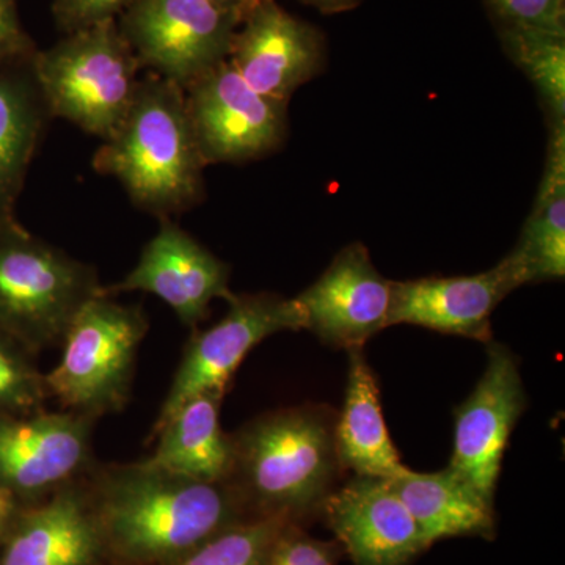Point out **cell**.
Segmentation results:
<instances>
[{
  "label": "cell",
  "instance_id": "cell-11",
  "mask_svg": "<svg viewBox=\"0 0 565 565\" xmlns=\"http://www.w3.org/2000/svg\"><path fill=\"white\" fill-rule=\"evenodd\" d=\"M527 404L514 353L487 343V366L455 416V448L448 467L494 503L509 437Z\"/></svg>",
  "mask_w": 565,
  "mask_h": 565
},
{
  "label": "cell",
  "instance_id": "cell-4",
  "mask_svg": "<svg viewBox=\"0 0 565 565\" xmlns=\"http://www.w3.org/2000/svg\"><path fill=\"white\" fill-rule=\"evenodd\" d=\"M98 273L24 228L0 221V327L29 351L58 348L71 322L102 292Z\"/></svg>",
  "mask_w": 565,
  "mask_h": 565
},
{
  "label": "cell",
  "instance_id": "cell-20",
  "mask_svg": "<svg viewBox=\"0 0 565 565\" xmlns=\"http://www.w3.org/2000/svg\"><path fill=\"white\" fill-rule=\"evenodd\" d=\"M223 396L199 394L152 433L154 452L145 462L202 482H230L234 468L232 434L221 424Z\"/></svg>",
  "mask_w": 565,
  "mask_h": 565
},
{
  "label": "cell",
  "instance_id": "cell-6",
  "mask_svg": "<svg viewBox=\"0 0 565 565\" xmlns=\"http://www.w3.org/2000/svg\"><path fill=\"white\" fill-rule=\"evenodd\" d=\"M150 322L140 305L102 292L82 307L62 341V356L44 374L47 393L63 411L98 419L131 399L137 353Z\"/></svg>",
  "mask_w": 565,
  "mask_h": 565
},
{
  "label": "cell",
  "instance_id": "cell-3",
  "mask_svg": "<svg viewBox=\"0 0 565 565\" xmlns=\"http://www.w3.org/2000/svg\"><path fill=\"white\" fill-rule=\"evenodd\" d=\"M337 415L319 405L281 408L232 434L234 487L252 516L302 522L321 512L341 473Z\"/></svg>",
  "mask_w": 565,
  "mask_h": 565
},
{
  "label": "cell",
  "instance_id": "cell-17",
  "mask_svg": "<svg viewBox=\"0 0 565 565\" xmlns=\"http://www.w3.org/2000/svg\"><path fill=\"white\" fill-rule=\"evenodd\" d=\"M0 565H99L106 559L84 478L25 508Z\"/></svg>",
  "mask_w": 565,
  "mask_h": 565
},
{
  "label": "cell",
  "instance_id": "cell-26",
  "mask_svg": "<svg viewBox=\"0 0 565 565\" xmlns=\"http://www.w3.org/2000/svg\"><path fill=\"white\" fill-rule=\"evenodd\" d=\"M501 25L565 32V0H487Z\"/></svg>",
  "mask_w": 565,
  "mask_h": 565
},
{
  "label": "cell",
  "instance_id": "cell-13",
  "mask_svg": "<svg viewBox=\"0 0 565 565\" xmlns=\"http://www.w3.org/2000/svg\"><path fill=\"white\" fill-rule=\"evenodd\" d=\"M143 291L169 305L189 329L210 318L212 300H230V266L218 259L173 218H161L136 267L120 282L103 286V294Z\"/></svg>",
  "mask_w": 565,
  "mask_h": 565
},
{
  "label": "cell",
  "instance_id": "cell-5",
  "mask_svg": "<svg viewBox=\"0 0 565 565\" xmlns=\"http://www.w3.org/2000/svg\"><path fill=\"white\" fill-rule=\"evenodd\" d=\"M32 68L52 118L68 120L106 141L132 106L141 66L111 20L35 52Z\"/></svg>",
  "mask_w": 565,
  "mask_h": 565
},
{
  "label": "cell",
  "instance_id": "cell-25",
  "mask_svg": "<svg viewBox=\"0 0 565 565\" xmlns=\"http://www.w3.org/2000/svg\"><path fill=\"white\" fill-rule=\"evenodd\" d=\"M47 397L35 353L0 327V416L41 411Z\"/></svg>",
  "mask_w": 565,
  "mask_h": 565
},
{
  "label": "cell",
  "instance_id": "cell-27",
  "mask_svg": "<svg viewBox=\"0 0 565 565\" xmlns=\"http://www.w3.org/2000/svg\"><path fill=\"white\" fill-rule=\"evenodd\" d=\"M132 0H55L54 14L61 28L73 33L104 21L128 9Z\"/></svg>",
  "mask_w": 565,
  "mask_h": 565
},
{
  "label": "cell",
  "instance_id": "cell-16",
  "mask_svg": "<svg viewBox=\"0 0 565 565\" xmlns=\"http://www.w3.org/2000/svg\"><path fill=\"white\" fill-rule=\"evenodd\" d=\"M241 24L228 61L253 90L288 104L297 88L321 73L326 63L321 32L274 0L262 3Z\"/></svg>",
  "mask_w": 565,
  "mask_h": 565
},
{
  "label": "cell",
  "instance_id": "cell-12",
  "mask_svg": "<svg viewBox=\"0 0 565 565\" xmlns=\"http://www.w3.org/2000/svg\"><path fill=\"white\" fill-rule=\"evenodd\" d=\"M526 282L530 274L514 252L481 274L392 281L388 327L411 323L487 344L493 311Z\"/></svg>",
  "mask_w": 565,
  "mask_h": 565
},
{
  "label": "cell",
  "instance_id": "cell-31",
  "mask_svg": "<svg viewBox=\"0 0 565 565\" xmlns=\"http://www.w3.org/2000/svg\"><path fill=\"white\" fill-rule=\"evenodd\" d=\"M264 2H269V0H228L230 7H232L239 22H243L248 14L253 13Z\"/></svg>",
  "mask_w": 565,
  "mask_h": 565
},
{
  "label": "cell",
  "instance_id": "cell-2",
  "mask_svg": "<svg viewBox=\"0 0 565 565\" xmlns=\"http://www.w3.org/2000/svg\"><path fill=\"white\" fill-rule=\"evenodd\" d=\"M204 167L184 90L152 73L93 158L96 172L120 181L131 202L159 221L203 202Z\"/></svg>",
  "mask_w": 565,
  "mask_h": 565
},
{
  "label": "cell",
  "instance_id": "cell-28",
  "mask_svg": "<svg viewBox=\"0 0 565 565\" xmlns=\"http://www.w3.org/2000/svg\"><path fill=\"white\" fill-rule=\"evenodd\" d=\"M32 40L22 31L14 0H0V62L25 61L35 54Z\"/></svg>",
  "mask_w": 565,
  "mask_h": 565
},
{
  "label": "cell",
  "instance_id": "cell-21",
  "mask_svg": "<svg viewBox=\"0 0 565 565\" xmlns=\"http://www.w3.org/2000/svg\"><path fill=\"white\" fill-rule=\"evenodd\" d=\"M390 482L414 516L427 545L449 537H494V503L451 468L435 473H415L407 468Z\"/></svg>",
  "mask_w": 565,
  "mask_h": 565
},
{
  "label": "cell",
  "instance_id": "cell-1",
  "mask_svg": "<svg viewBox=\"0 0 565 565\" xmlns=\"http://www.w3.org/2000/svg\"><path fill=\"white\" fill-rule=\"evenodd\" d=\"M106 559L166 565L252 516L230 482H202L134 463H93L84 476Z\"/></svg>",
  "mask_w": 565,
  "mask_h": 565
},
{
  "label": "cell",
  "instance_id": "cell-10",
  "mask_svg": "<svg viewBox=\"0 0 565 565\" xmlns=\"http://www.w3.org/2000/svg\"><path fill=\"white\" fill-rule=\"evenodd\" d=\"M95 419L73 412L0 416V486L33 504L90 470Z\"/></svg>",
  "mask_w": 565,
  "mask_h": 565
},
{
  "label": "cell",
  "instance_id": "cell-19",
  "mask_svg": "<svg viewBox=\"0 0 565 565\" xmlns=\"http://www.w3.org/2000/svg\"><path fill=\"white\" fill-rule=\"evenodd\" d=\"M51 118L32 58L0 62V221L14 217V206Z\"/></svg>",
  "mask_w": 565,
  "mask_h": 565
},
{
  "label": "cell",
  "instance_id": "cell-22",
  "mask_svg": "<svg viewBox=\"0 0 565 565\" xmlns=\"http://www.w3.org/2000/svg\"><path fill=\"white\" fill-rule=\"evenodd\" d=\"M531 282L565 275V121H550L548 156L534 210L514 250Z\"/></svg>",
  "mask_w": 565,
  "mask_h": 565
},
{
  "label": "cell",
  "instance_id": "cell-23",
  "mask_svg": "<svg viewBox=\"0 0 565 565\" xmlns=\"http://www.w3.org/2000/svg\"><path fill=\"white\" fill-rule=\"evenodd\" d=\"M512 61L537 88L550 121H565V32L501 25Z\"/></svg>",
  "mask_w": 565,
  "mask_h": 565
},
{
  "label": "cell",
  "instance_id": "cell-24",
  "mask_svg": "<svg viewBox=\"0 0 565 565\" xmlns=\"http://www.w3.org/2000/svg\"><path fill=\"white\" fill-rule=\"evenodd\" d=\"M288 525L280 516H248L166 565H267L275 541Z\"/></svg>",
  "mask_w": 565,
  "mask_h": 565
},
{
  "label": "cell",
  "instance_id": "cell-14",
  "mask_svg": "<svg viewBox=\"0 0 565 565\" xmlns=\"http://www.w3.org/2000/svg\"><path fill=\"white\" fill-rule=\"evenodd\" d=\"M294 300L302 311L305 330L351 351L388 327L392 281L375 269L367 248L353 243Z\"/></svg>",
  "mask_w": 565,
  "mask_h": 565
},
{
  "label": "cell",
  "instance_id": "cell-29",
  "mask_svg": "<svg viewBox=\"0 0 565 565\" xmlns=\"http://www.w3.org/2000/svg\"><path fill=\"white\" fill-rule=\"evenodd\" d=\"M28 503L18 498L17 494L7 490L6 487L0 486V537L6 539L10 533L11 527L18 522Z\"/></svg>",
  "mask_w": 565,
  "mask_h": 565
},
{
  "label": "cell",
  "instance_id": "cell-7",
  "mask_svg": "<svg viewBox=\"0 0 565 565\" xmlns=\"http://www.w3.org/2000/svg\"><path fill=\"white\" fill-rule=\"evenodd\" d=\"M228 303L215 326L193 330L152 433L192 397L204 393L225 396L245 356L270 334L303 329L299 305L278 294H234Z\"/></svg>",
  "mask_w": 565,
  "mask_h": 565
},
{
  "label": "cell",
  "instance_id": "cell-18",
  "mask_svg": "<svg viewBox=\"0 0 565 565\" xmlns=\"http://www.w3.org/2000/svg\"><path fill=\"white\" fill-rule=\"evenodd\" d=\"M349 352L344 405L334 423V445L341 471L394 479L407 471L393 445L382 412L381 392L363 348Z\"/></svg>",
  "mask_w": 565,
  "mask_h": 565
},
{
  "label": "cell",
  "instance_id": "cell-15",
  "mask_svg": "<svg viewBox=\"0 0 565 565\" xmlns=\"http://www.w3.org/2000/svg\"><path fill=\"white\" fill-rule=\"evenodd\" d=\"M321 512L355 565H411L430 548L390 479L353 476Z\"/></svg>",
  "mask_w": 565,
  "mask_h": 565
},
{
  "label": "cell",
  "instance_id": "cell-30",
  "mask_svg": "<svg viewBox=\"0 0 565 565\" xmlns=\"http://www.w3.org/2000/svg\"><path fill=\"white\" fill-rule=\"evenodd\" d=\"M302 2L316 7L322 13L330 14L355 9L362 0H302Z\"/></svg>",
  "mask_w": 565,
  "mask_h": 565
},
{
  "label": "cell",
  "instance_id": "cell-9",
  "mask_svg": "<svg viewBox=\"0 0 565 565\" xmlns=\"http://www.w3.org/2000/svg\"><path fill=\"white\" fill-rule=\"evenodd\" d=\"M185 93L203 161L243 163L281 147L288 132V104L253 90L226 58L192 82Z\"/></svg>",
  "mask_w": 565,
  "mask_h": 565
},
{
  "label": "cell",
  "instance_id": "cell-8",
  "mask_svg": "<svg viewBox=\"0 0 565 565\" xmlns=\"http://www.w3.org/2000/svg\"><path fill=\"white\" fill-rule=\"evenodd\" d=\"M237 25L207 0H132L120 31L140 66L185 90L228 58Z\"/></svg>",
  "mask_w": 565,
  "mask_h": 565
}]
</instances>
